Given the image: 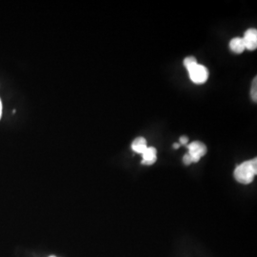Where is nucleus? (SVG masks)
<instances>
[{"label":"nucleus","instance_id":"obj_5","mask_svg":"<svg viewBox=\"0 0 257 257\" xmlns=\"http://www.w3.org/2000/svg\"><path fill=\"white\" fill-rule=\"evenodd\" d=\"M142 164L143 165H153L156 162L157 156H156V149L154 147H148L146 151L142 154Z\"/></svg>","mask_w":257,"mask_h":257},{"label":"nucleus","instance_id":"obj_13","mask_svg":"<svg viewBox=\"0 0 257 257\" xmlns=\"http://www.w3.org/2000/svg\"><path fill=\"white\" fill-rule=\"evenodd\" d=\"M173 147H174L175 150H176V149H178V148L180 147V144H179V143H175V144L173 145Z\"/></svg>","mask_w":257,"mask_h":257},{"label":"nucleus","instance_id":"obj_7","mask_svg":"<svg viewBox=\"0 0 257 257\" xmlns=\"http://www.w3.org/2000/svg\"><path fill=\"white\" fill-rule=\"evenodd\" d=\"M148 148L147 140L144 138H136L132 144V149L138 154H143Z\"/></svg>","mask_w":257,"mask_h":257},{"label":"nucleus","instance_id":"obj_14","mask_svg":"<svg viewBox=\"0 0 257 257\" xmlns=\"http://www.w3.org/2000/svg\"><path fill=\"white\" fill-rule=\"evenodd\" d=\"M50 257H56V256H50Z\"/></svg>","mask_w":257,"mask_h":257},{"label":"nucleus","instance_id":"obj_2","mask_svg":"<svg viewBox=\"0 0 257 257\" xmlns=\"http://www.w3.org/2000/svg\"><path fill=\"white\" fill-rule=\"evenodd\" d=\"M190 78L195 84H203L209 78V71L203 65H194L190 70H188Z\"/></svg>","mask_w":257,"mask_h":257},{"label":"nucleus","instance_id":"obj_9","mask_svg":"<svg viewBox=\"0 0 257 257\" xmlns=\"http://www.w3.org/2000/svg\"><path fill=\"white\" fill-rule=\"evenodd\" d=\"M257 79L256 77H254V79L252 80V86H251V90H250V96L253 102L257 101Z\"/></svg>","mask_w":257,"mask_h":257},{"label":"nucleus","instance_id":"obj_8","mask_svg":"<svg viewBox=\"0 0 257 257\" xmlns=\"http://www.w3.org/2000/svg\"><path fill=\"white\" fill-rule=\"evenodd\" d=\"M183 63L184 67H185L187 70H190L192 67H193L194 65L197 64L198 62H197V60H196L195 57H193V56H188V57H186V58L184 59Z\"/></svg>","mask_w":257,"mask_h":257},{"label":"nucleus","instance_id":"obj_10","mask_svg":"<svg viewBox=\"0 0 257 257\" xmlns=\"http://www.w3.org/2000/svg\"><path fill=\"white\" fill-rule=\"evenodd\" d=\"M183 162L185 165H191L193 163V160H192V157L190 156L189 154H186L183 156Z\"/></svg>","mask_w":257,"mask_h":257},{"label":"nucleus","instance_id":"obj_4","mask_svg":"<svg viewBox=\"0 0 257 257\" xmlns=\"http://www.w3.org/2000/svg\"><path fill=\"white\" fill-rule=\"evenodd\" d=\"M246 49L248 51H253L257 48V31L256 29H248L242 38Z\"/></svg>","mask_w":257,"mask_h":257},{"label":"nucleus","instance_id":"obj_12","mask_svg":"<svg viewBox=\"0 0 257 257\" xmlns=\"http://www.w3.org/2000/svg\"><path fill=\"white\" fill-rule=\"evenodd\" d=\"M2 115H3V103L0 98V120L2 118Z\"/></svg>","mask_w":257,"mask_h":257},{"label":"nucleus","instance_id":"obj_3","mask_svg":"<svg viewBox=\"0 0 257 257\" xmlns=\"http://www.w3.org/2000/svg\"><path fill=\"white\" fill-rule=\"evenodd\" d=\"M188 149H189L188 154L192 157L193 163L198 162L201 159V157L207 154L206 145L199 141H193L192 143H190Z\"/></svg>","mask_w":257,"mask_h":257},{"label":"nucleus","instance_id":"obj_6","mask_svg":"<svg viewBox=\"0 0 257 257\" xmlns=\"http://www.w3.org/2000/svg\"><path fill=\"white\" fill-rule=\"evenodd\" d=\"M230 50L235 54H241L246 50L244 41L241 37H234L230 41Z\"/></svg>","mask_w":257,"mask_h":257},{"label":"nucleus","instance_id":"obj_11","mask_svg":"<svg viewBox=\"0 0 257 257\" xmlns=\"http://www.w3.org/2000/svg\"><path fill=\"white\" fill-rule=\"evenodd\" d=\"M188 141H189V138L185 137V136L179 138V144H181V145H187Z\"/></svg>","mask_w":257,"mask_h":257},{"label":"nucleus","instance_id":"obj_1","mask_svg":"<svg viewBox=\"0 0 257 257\" xmlns=\"http://www.w3.org/2000/svg\"><path fill=\"white\" fill-rule=\"evenodd\" d=\"M257 174V158L248 160L237 166L234 170L233 176L239 183L248 185L253 181Z\"/></svg>","mask_w":257,"mask_h":257}]
</instances>
